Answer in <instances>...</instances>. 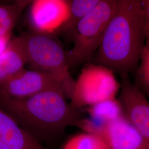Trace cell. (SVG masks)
Wrapping results in <instances>:
<instances>
[{"label": "cell", "mask_w": 149, "mask_h": 149, "mask_svg": "<svg viewBox=\"0 0 149 149\" xmlns=\"http://www.w3.org/2000/svg\"><path fill=\"white\" fill-rule=\"evenodd\" d=\"M0 149H50L40 144L0 108Z\"/></svg>", "instance_id": "10"}, {"label": "cell", "mask_w": 149, "mask_h": 149, "mask_svg": "<svg viewBox=\"0 0 149 149\" xmlns=\"http://www.w3.org/2000/svg\"><path fill=\"white\" fill-rule=\"evenodd\" d=\"M29 22L33 32L54 36L60 33L69 15V0H34Z\"/></svg>", "instance_id": "6"}, {"label": "cell", "mask_w": 149, "mask_h": 149, "mask_svg": "<svg viewBox=\"0 0 149 149\" xmlns=\"http://www.w3.org/2000/svg\"><path fill=\"white\" fill-rule=\"evenodd\" d=\"M141 2L145 23L146 37H149V0H143Z\"/></svg>", "instance_id": "17"}, {"label": "cell", "mask_w": 149, "mask_h": 149, "mask_svg": "<svg viewBox=\"0 0 149 149\" xmlns=\"http://www.w3.org/2000/svg\"><path fill=\"white\" fill-rule=\"evenodd\" d=\"M136 73L137 85L149 94V37H146L145 44Z\"/></svg>", "instance_id": "16"}, {"label": "cell", "mask_w": 149, "mask_h": 149, "mask_svg": "<svg viewBox=\"0 0 149 149\" xmlns=\"http://www.w3.org/2000/svg\"><path fill=\"white\" fill-rule=\"evenodd\" d=\"M120 83L112 70L101 65L86 64L77 80L70 99L74 108L82 110L97 103L116 98Z\"/></svg>", "instance_id": "5"}, {"label": "cell", "mask_w": 149, "mask_h": 149, "mask_svg": "<svg viewBox=\"0 0 149 149\" xmlns=\"http://www.w3.org/2000/svg\"><path fill=\"white\" fill-rule=\"evenodd\" d=\"M109 149H149V142L124 117L107 124L100 136Z\"/></svg>", "instance_id": "9"}, {"label": "cell", "mask_w": 149, "mask_h": 149, "mask_svg": "<svg viewBox=\"0 0 149 149\" xmlns=\"http://www.w3.org/2000/svg\"><path fill=\"white\" fill-rule=\"evenodd\" d=\"M145 41L141 1L119 0L92 61L114 73L128 74L137 69Z\"/></svg>", "instance_id": "2"}, {"label": "cell", "mask_w": 149, "mask_h": 149, "mask_svg": "<svg viewBox=\"0 0 149 149\" xmlns=\"http://www.w3.org/2000/svg\"><path fill=\"white\" fill-rule=\"evenodd\" d=\"M128 75H120L118 100L125 117L149 142V102L138 86L130 82Z\"/></svg>", "instance_id": "8"}, {"label": "cell", "mask_w": 149, "mask_h": 149, "mask_svg": "<svg viewBox=\"0 0 149 149\" xmlns=\"http://www.w3.org/2000/svg\"><path fill=\"white\" fill-rule=\"evenodd\" d=\"M51 89L63 91L61 82L53 76L24 68L0 85V98L22 99Z\"/></svg>", "instance_id": "7"}, {"label": "cell", "mask_w": 149, "mask_h": 149, "mask_svg": "<svg viewBox=\"0 0 149 149\" xmlns=\"http://www.w3.org/2000/svg\"><path fill=\"white\" fill-rule=\"evenodd\" d=\"M85 109L90 118L103 125L124 117L122 104L117 98L97 103Z\"/></svg>", "instance_id": "13"}, {"label": "cell", "mask_w": 149, "mask_h": 149, "mask_svg": "<svg viewBox=\"0 0 149 149\" xmlns=\"http://www.w3.org/2000/svg\"><path fill=\"white\" fill-rule=\"evenodd\" d=\"M24 39L22 34L11 39L0 55V85L19 73L26 65Z\"/></svg>", "instance_id": "11"}, {"label": "cell", "mask_w": 149, "mask_h": 149, "mask_svg": "<svg viewBox=\"0 0 149 149\" xmlns=\"http://www.w3.org/2000/svg\"><path fill=\"white\" fill-rule=\"evenodd\" d=\"M0 108L44 146L58 141L67 128L84 117L82 110L74 108L60 89L22 99L0 98Z\"/></svg>", "instance_id": "1"}, {"label": "cell", "mask_w": 149, "mask_h": 149, "mask_svg": "<svg viewBox=\"0 0 149 149\" xmlns=\"http://www.w3.org/2000/svg\"><path fill=\"white\" fill-rule=\"evenodd\" d=\"M118 2L119 0H100L77 24L71 38L73 47L66 54L70 70L92 61Z\"/></svg>", "instance_id": "4"}, {"label": "cell", "mask_w": 149, "mask_h": 149, "mask_svg": "<svg viewBox=\"0 0 149 149\" xmlns=\"http://www.w3.org/2000/svg\"><path fill=\"white\" fill-rule=\"evenodd\" d=\"M6 2H7V1H0V3H5Z\"/></svg>", "instance_id": "19"}, {"label": "cell", "mask_w": 149, "mask_h": 149, "mask_svg": "<svg viewBox=\"0 0 149 149\" xmlns=\"http://www.w3.org/2000/svg\"><path fill=\"white\" fill-rule=\"evenodd\" d=\"M29 69L51 74L61 82L67 100L71 98L75 80L70 74L67 56L53 36L36 32L23 33Z\"/></svg>", "instance_id": "3"}, {"label": "cell", "mask_w": 149, "mask_h": 149, "mask_svg": "<svg viewBox=\"0 0 149 149\" xmlns=\"http://www.w3.org/2000/svg\"><path fill=\"white\" fill-rule=\"evenodd\" d=\"M61 149H109L100 136L82 132L70 137Z\"/></svg>", "instance_id": "15"}, {"label": "cell", "mask_w": 149, "mask_h": 149, "mask_svg": "<svg viewBox=\"0 0 149 149\" xmlns=\"http://www.w3.org/2000/svg\"><path fill=\"white\" fill-rule=\"evenodd\" d=\"M31 2L29 0H18L0 3V37H11L22 13Z\"/></svg>", "instance_id": "12"}, {"label": "cell", "mask_w": 149, "mask_h": 149, "mask_svg": "<svg viewBox=\"0 0 149 149\" xmlns=\"http://www.w3.org/2000/svg\"><path fill=\"white\" fill-rule=\"evenodd\" d=\"M11 39L10 37H0V55L8 47Z\"/></svg>", "instance_id": "18"}, {"label": "cell", "mask_w": 149, "mask_h": 149, "mask_svg": "<svg viewBox=\"0 0 149 149\" xmlns=\"http://www.w3.org/2000/svg\"><path fill=\"white\" fill-rule=\"evenodd\" d=\"M100 0H69V15L60 33L71 39L79 22L86 16Z\"/></svg>", "instance_id": "14"}]
</instances>
